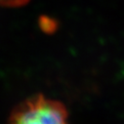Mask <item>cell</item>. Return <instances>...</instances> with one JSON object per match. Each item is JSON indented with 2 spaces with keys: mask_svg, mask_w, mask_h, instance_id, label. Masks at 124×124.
Segmentation results:
<instances>
[{
  "mask_svg": "<svg viewBox=\"0 0 124 124\" xmlns=\"http://www.w3.org/2000/svg\"><path fill=\"white\" fill-rule=\"evenodd\" d=\"M9 124H69L68 111L60 102L39 95L21 104Z\"/></svg>",
  "mask_w": 124,
  "mask_h": 124,
  "instance_id": "1",
  "label": "cell"
},
{
  "mask_svg": "<svg viewBox=\"0 0 124 124\" xmlns=\"http://www.w3.org/2000/svg\"><path fill=\"white\" fill-rule=\"evenodd\" d=\"M27 1H28V0H0V5L14 7V6L24 5Z\"/></svg>",
  "mask_w": 124,
  "mask_h": 124,
  "instance_id": "2",
  "label": "cell"
}]
</instances>
